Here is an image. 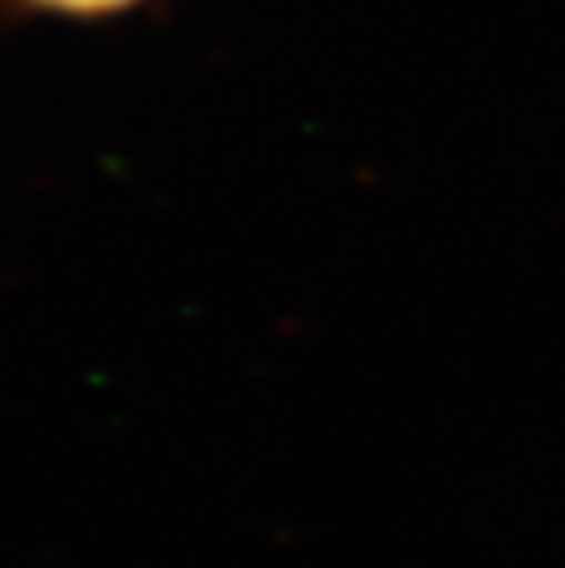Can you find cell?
<instances>
[{
  "label": "cell",
  "instance_id": "cell-1",
  "mask_svg": "<svg viewBox=\"0 0 565 568\" xmlns=\"http://www.w3.org/2000/svg\"><path fill=\"white\" fill-rule=\"evenodd\" d=\"M16 16L30 19H56V22H114L125 16H137L151 0H4Z\"/></svg>",
  "mask_w": 565,
  "mask_h": 568
}]
</instances>
